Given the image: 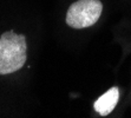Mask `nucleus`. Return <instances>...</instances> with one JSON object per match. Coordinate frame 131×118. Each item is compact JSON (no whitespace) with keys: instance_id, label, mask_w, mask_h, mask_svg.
Returning <instances> with one entry per match:
<instances>
[{"instance_id":"f257e3e1","label":"nucleus","mask_w":131,"mask_h":118,"mask_svg":"<svg viewBox=\"0 0 131 118\" xmlns=\"http://www.w3.org/2000/svg\"><path fill=\"white\" fill-rule=\"evenodd\" d=\"M26 37L7 31L0 37V74L17 72L26 63Z\"/></svg>"},{"instance_id":"f03ea898","label":"nucleus","mask_w":131,"mask_h":118,"mask_svg":"<svg viewBox=\"0 0 131 118\" xmlns=\"http://www.w3.org/2000/svg\"><path fill=\"white\" fill-rule=\"evenodd\" d=\"M102 12L103 4L101 0H77L67 9L65 23L76 30L90 27L101 18Z\"/></svg>"},{"instance_id":"7ed1b4c3","label":"nucleus","mask_w":131,"mask_h":118,"mask_svg":"<svg viewBox=\"0 0 131 118\" xmlns=\"http://www.w3.org/2000/svg\"><path fill=\"white\" fill-rule=\"evenodd\" d=\"M118 100L119 89L117 86H112L93 103V109L99 116L105 117V116L110 115L113 111V109L116 108L117 103H118Z\"/></svg>"}]
</instances>
